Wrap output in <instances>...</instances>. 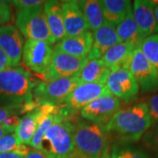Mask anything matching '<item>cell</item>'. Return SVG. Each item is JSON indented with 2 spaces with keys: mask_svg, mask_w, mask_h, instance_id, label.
Segmentation results:
<instances>
[{
  "mask_svg": "<svg viewBox=\"0 0 158 158\" xmlns=\"http://www.w3.org/2000/svg\"><path fill=\"white\" fill-rule=\"evenodd\" d=\"M25 158H49L48 156V155L44 152L40 151L39 149H35V148H31L28 154L26 156Z\"/></svg>",
  "mask_w": 158,
  "mask_h": 158,
  "instance_id": "34",
  "label": "cell"
},
{
  "mask_svg": "<svg viewBox=\"0 0 158 158\" xmlns=\"http://www.w3.org/2000/svg\"><path fill=\"white\" fill-rule=\"evenodd\" d=\"M104 158H111V156H110V155H108V156H106V157H104Z\"/></svg>",
  "mask_w": 158,
  "mask_h": 158,
  "instance_id": "40",
  "label": "cell"
},
{
  "mask_svg": "<svg viewBox=\"0 0 158 158\" xmlns=\"http://www.w3.org/2000/svg\"><path fill=\"white\" fill-rule=\"evenodd\" d=\"M92 36V48L87 56L89 60H100L109 48L121 42L116 33V27L107 22L94 31Z\"/></svg>",
  "mask_w": 158,
  "mask_h": 158,
  "instance_id": "17",
  "label": "cell"
},
{
  "mask_svg": "<svg viewBox=\"0 0 158 158\" xmlns=\"http://www.w3.org/2000/svg\"><path fill=\"white\" fill-rule=\"evenodd\" d=\"M15 132V128H12L10 127H7L6 125L1 124L0 125V139L2 137H4L8 134H11V133H14Z\"/></svg>",
  "mask_w": 158,
  "mask_h": 158,
  "instance_id": "36",
  "label": "cell"
},
{
  "mask_svg": "<svg viewBox=\"0 0 158 158\" xmlns=\"http://www.w3.org/2000/svg\"><path fill=\"white\" fill-rule=\"evenodd\" d=\"M99 3L106 22L115 27L124 19L132 8V3L128 0H100Z\"/></svg>",
  "mask_w": 158,
  "mask_h": 158,
  "instance_id": "23",
  "label": "cell"
},
{
  "mask_svg": "<svg viewBox=\"0 0 158 158\" xmlns=\"http://www.w3.org/2000/svg\"><path fill=\"white\" fill-rule=\"evenodd\" d=\"M34 101L27 104H7L0 107V125L3 124L11 116H19L21 113H27L38 107Z\"/></svg>",
  "mask_w": 158,
  "mask_h": 158,
  "instance_id": "27",
  "label": "cell"
},
{
  "mask_svg": "<svg viewBox=\"0 0 158 158\" xmlns=\"http://www.w3.org/2000/svg\"><path fill=\"white\" fill-rule=\"evenodd\" d=\"M34 87L30 72L21 67H8L0 72V99L8 104L33 102Z\"/></svg>",
  "mask_w": 158,
  "mask_h": 158,
  "instance_id": "4",
  "label": "cell"
},
{
  "mask_svg": "<svg viewBox=\"0 0 158 158\" xmlns=\"http://www.w3.org/2000/svg\"><path fill=\"white\" fill-rule=\"evenodd\" d=\"M134 47L127 42H120L109 48L100 59L111 71L126 69H127Z\"/></svg>",
  "mask_w": 158,
  "mask_h": 158,
  "instance_id": "19",
  "label": "cell"
},
{
  "mask_svg": "<svg viewBox=\"0 0 158 158\" xmlns=\"http://www.w3.org/2000/svg\"><path fill=\"white\" fill-rule=\"evenodd\" d=\"M16 27L27 40L44 41L50 45L56 42L51 35L44 11V5L17 11Z\"/></svg>",
  "mask_w": 158,
  "mask_h": 158,
  "instance_id": "6",
  "label": "cell"
},
{
  "mask_svg": "<svg viewBox=\"0 0 158 158\" xmlns=\"http://www.w3.org/2000/svg\"><path fill=\"white\" fill-rule=\"evenodd\" d=\"M151 125L147 104L140 102L120 109L105 128L110 135L116 136L120 143L129 144L138 141L144 136Z\"/></svg>",
  "mask_w": 158,
  "mask_h": 158,
  "instance_id": "1",
  "label": "cell"
},
{
  "mask_svg": "<svg viewBox=\"0 0 158 158\" xmlns=\"http://www.w3.org/2000/svg\"><path fill=\"white\" fill-rule=\"evenodd\" d=\"M61 2L66 36L74 37L89 32V26L79 8L77 1L68 0Z\"/></svg>",
  "mask_w": 158,
  "mask_h": 158,
  "instance_id": "15",
  "label": "cell"
},
{
  "mask_svg": "<svg viewBox=\"0 0 158 158\" xmlns=\"http://www.w3.org/2000/svg\"><path fill=\"white\" fill-rule=\"evenodd\" d=\"M54 54L52 45L38 40H27L24 44L22 60L25 65L40 76H45Z\"/></svg>",
  "mask_w": 158,
  "mask_h": 158,
  "instance_id": "8",
  "label": "cell"
},
{
  "mask_svg": "<svg viewBox=\"0 0 158 158\" xmlns=\"http://www.w3.org/2000/svg\"><path fill=\"white\" fill-rule=\"evenodd\" d=\"M127 70L135 79L142 92L158 90V71L144 56L140 48L133 52Z\"/></svg>",
  "mask_w": 158,
  "mask_h": 158,
  "instance_id": "7",
  "label": "cell"
},
{
  "mask_svg": "<svg viewBox=\"0 0 158 158\" xmlns=\"http://www.w3.org/2000/svg\"><path fill=\"white\" fill-rule=\"evenodd\" d=\"M8 67H11L9 61H8V59L6 57V54L4 53V51L0 48V72L2 70L7 69Z\"/></svg>",
  "mask_w": 158,
  "mask_h": 158,
  "instance_id": "35",
  "label": "cell"
},
{
  "mask_svg": "<svg viewBox=\"0 0 158 158\" xmlns=\"http://www.w3.org/2000/svg\"><path fill=\"white\" fill-rule=\"evenodd\" d=\"M111 70L100 60H89L80 70L77 77L80 84L106 85Z\"/></svg>",
  "mask_w": 158,
  "mask_h": 158,
  "instance_id": "21",
  "label": "cell"
},
{
  "mask_svg": "<svg viewBox=\"0 0 158 158\" xmlns=\"http://www.w3.org/2000/svg\"><path fill=\"white\" fill-rule=\"evenodd\" d=\"M154 5V11H155V16H156V20L158 26V0H154L152 1Z\"/></svg>",
  "mask_w": 158,
  "mask_h": 158,
  "instance_id": "38",
  "label": "cell"
},
{
  "mask_svg": "<svg viewBox=\"0 0 158 158\" xmlns=\"http://www.w3.org/2000/svg\"><path fill=\"white\" fill-rule=\"evenodd\" d=\"M0 158H25V156L16 153H0Z\"/></svg>",
  "mask_w": 158,
  "mask_h": 158,
  "instance_id": "37",
  "label": "cell"
},
{
  "mask_svg": "<svg viewBox=\"0 0 158 158\" xmlns=\"http://www.w3.org/2000/svg\"><path fill=\"white\" fill-rule=\"evenodd\" d=\"M59 111H60V108L57 111H56V112L46 115L45 117L40 120L39 126H38V127L36 129V132H35L34 137H33V139L31 141V143L29 145L30 147H32V148H35V149L40 150V148H41V142H42V140H43L44 135L46 134V132L48 131V129L55 122L57 113H59Z\"/></svg>",
  "mask_w": 158,
  "mask_h": 158,
  "instance_id": "28",
  "label": "cell"
},
{
  "mask_svg": "<svg viewBox=\"0 0 158 158\" xmlns=\"http://www.w3.org/2000/svg\"><path fill=\"white\" fill-rule=\"evenodd\" d=\"M93 43L91 32L74 37H65L55 46V50L60 51L71 56L85 58L88 56Z\"/></svg>",
  "mask_w": 158,
  "mask_h": 158,
  "instance_id": "18",
  "label": "cell"
},
{
  "mask_svg": "<svg viewBox=\"0 0 158 158\" xmlns=\"http://www.w3.org/2000/svg\"><path fill=\"white\" fill-rule=\"evenodd\" d=\"M111 158H151V156L141 148L120 143L113 147Z\"/></svg>",
  "mask_w": 158,
  "mask_h": 158,
  "instance_id": "26",
  "label": "cell"
},
{
  "mask_svg": "<svg viewBox=\"0 0 158 158\" xmlns=\"http://www.w3.org/2000/svg\"><path fill=\"white\" fill-rule=\"evenodd\" d=\"M80 85L77 76L46 80L35 85L33 90L34 103L39 106H59L68 98L71 91Z\"/></svg>",
  "mask_w": 158,
  "mask_h": 158,
  "instance_id": "5",
  "label": "cell"
},
{
  "mask_svg": "<svg viewBox=\"0 0 158 158\" xmlns=\"http://www.w3.org/2000/svg\"><path fill=\"white\" fill-rule=\"evenodd\" d=\"M58 109L59 106H41L25 114V116L20 118V121L14 132L19 141L25 145H30L40 120L46 115L54 113Z\"/></svg>",
  "mask_w": 158,
  "mask_h": 158,
  "instance_id": "14",
  "label": "cell"
},
{
  "mask_svg": "<svg viewBox=\"0 0 158 158\" xmlns=\"http://www.w3.org/2000/svg\"><path fill=\"white\" fill-rule=\"evenodd\" d=\"M106 95H110V92L106 85L80 84L71 91L62 107L69 114H73L84 109L90 102Z\"/></svg>",
  "mask_w": 158,
  "mask_h": 158,
  "instance_id": "9",
  "label": "cell"
},
{
  "mask_svg": "<svg viewBox=\"0 0 158 158\" xmlns=\"http://www.w3.org/2000/svg\"><path fill=\"white\" fill-rule=\"evenodd\" d=\"M145 103L148 108L151 121L155 122V124H158V93L149 97L148 101Z\"/></svg>",
  "mask_w": 158,
  "mask_h": 158,
  "instance_id": "31",
  "label": "cell"
},
{
  "mask_svg": "<svg viewBox=\"0 0 158 158\" xmlns=\"http://www.w3.org/2000/svg\"><path fill=\"white\" fill-rule=\"evenodd\" d=\"M143 144L152 152L155 158H158V124H155L154 127L148 130L143 136Z\"/></svg>",
  "mask_w": 158,
  "mask_h": 158,
  "instance_id": "30",
  "label": "cell"
},
{
  "mask_svg": "<svg viewBox=\"0 0 158 158\" xmlns=\"http://www.w3.org/2000/svg\"><path fill=\"white\" fill-rule=\"evenodd\" d=\"M87 61L88 57L78 58L71 56L69 55L54 49L49 68L43 77V80L46 81L75 77L80 72Z\"/></svg>",
  "mask_w": 158,
  "mask_h": 158,
  "instance_id": "12",
  "label": "cell"
},
{
  "mask_svg": "<svg viewBox=\"0 0 158 158\" xmlns=\"http://www.w3.org/2000/svg\"><path fill=\"white\" fill-rule=\"evenodd\" d=\"M140 49L158 71V34H153L143 40Z\"/></svg>",
  "mask_w": 158,
  "mask_h": 158,
  "instance_id": "29",
  "label": "cell"
},
{
  "mask_svg": "<svg viewBox=\"0 0 158 158\" xmlns=\"http://www.w3.org/2000/svg\"><path fill=\"white\" fill-rule=\"evenodd\" d=\"M77 5L85 16V20L89 26V29L91 31H96L106 22L99 1L82 0L77 1Z\"/></svg>",
  "mask_w": 158,
  "mask_h": 158,
  "instance_id": "24",
  "label": "cell"
},
{
  "mask_svg": "<svg viewBox=\"0 0 158 158\" xmlns=\"http://www.w3.org/2000/svg\"><path fill=\"white\" fill-rule=\"evenodd\" d=\"M11 2L0 0V26L7 23L11 19Z\"/></svg>",
  "mask_w": 158,
  "mask_h": 158,
  "instance_id": "33",
  "label": "cell"
},
{
  "mask_svg": "<svg viewBox=\"0 0 158 158\" xmlns=\"http://www.w3.org/2000/svg\"><path fill=\"white\" fill-rule=\"evenodd\" d=\"M30 149L19 141L14 133L8 134L0 139V153H16L26 157Z\"/></svg>",
  "mask_w": 158,
  "mask_h": 158,
  "instance_id": "25",
  "label": "cell"
},
{
  "mask_svg": "<svg viewBox=\"0 0 158 158\" xmlns=\"http://www.w3.org/2000/svg\"><path fill=\"white\" fill-rule=\"evenodd\" d=\"M69 115L60 107L55 122L44 135L40 151L49 158H69L73 155L75 124Z\"/></svg>",
  "mask_w": 158,
  "mask_h": 158,
  "instance_id": "3",
  "label": "cell"
},
{
  "mask_svg": "<svg viewBox=\"0 0 158 158\" xmlns=\"http://www.w3.org/2000/svg\"><path fill=\"white\" fill-rule=\"evenodd\" d=\"M0 48L4 51L11 67H17L22 60L24 40L13 25L0 27Z\"/></svg>",
  "mask_w": 158,
  "mask_h": 158,
  "instance_id": "13",
  "label": "cell"
},
{
  "mask_svg": "<svg viewBox=\"0 0 158 158\" xmlns=\"http://www.w3.org/2000/svg\"><path fill=\"white\" fill-rule=\"evenodd\" d=\"M110 134L105 127L83 120L75 124L73 155L82 158H104L109 155Z\"/></svg>",
  "mask_w": 158,
  "mask_h": 158,
  "instance_id": "2",
  "label": "cell"
},
{
  "mask_svg": "<svg viewBox=\"0 0 158 158\" xmlns=\"http://www.w3.org/2000/svg\"><path fill=\"white\" fill-rule=\"evenodd\" d=\"M44 11L51 35L56 42H59L66 37L62 19V2L56 0L46 1L44 4Z\"/></svg>",
  "mask_w": 158,
  "mask_h": 158,
  "instance_id": "20",
  "label": "cell"
},
{
  "mask_svg": "<svg viewBox=\"0 0 158 158\" xmlns=\"http://www.w3.org/2000/svg\"><path fill=\"white\" fill-rule=\"evenodd\" d=\"M46 1L41 0H15L11 1V4L16 6L18 11L20 10H27V9H32L38 6H43Z\"/></svg>",
  "mask_w": 158,
  "mask_h": 158,
  "instance_id": "32",
  "label": "cell"
},
{
  "mask_svg": "<svg viewBox=\"0 0 158 158\" xmlns=\"http://www.w3.org/2000/svg\"><path fill=\"white\" fill-rule=\"evenodd\" d=\"M106 85L111 95L126 103L135 100L140 90L135 79L126 69L111 71Z\"/></svg>",
  "mask_w": 158,
  "mask_h": 158,
  "instance_id": "11",
  "label": "cell"
},
{
  "mask_svg": "<svg viewBox=\"0 0 158 158\" xmlns=\"http://www.w3.org/2000/svg\"><path fill=\"white\" fill-rule=\"evenodd\" d=\"M116 33L121 42L129 43L134 48H140L144 38L140 33L133 17V7L127 13L126 17L116 27Z\"/></svg>",
  "mask_w": 158,
  "mask_h": 158,
  "instance_id": "22",
  "label": "cell"
},
{
  "mask_svg": "<svg viewBox=\"0 0 158 158\" xmlns=\"http://www.w3.org/2000/svg\"><path fill=\"white\" fill-rule=\"evenodd\" d=\"M119 110L120 100L110 94L90 102L81 110V115L88 121L106 127Z\"/></svg>",
  "mask_w": 158,
  "mask_h": 158,
  "instance_id": "10",
  "label": "cell"
},
{
  "mask_svg": "<svg viewBox=\"0 0 158 158\" xmlns=\"http://www.w3.org/2000/svg\"><path fill=\"white\" fill-rule=\"evenodd\" d=\"M69 158H82V157H80V156H75V155H72Z\"/></svg>",
  "mask_w": 158,
  "mask_h": 158,
  "instance_id": "39",
  "label": "cell"
},
{
  "mask_svg": "<svg viewBox=\"0 0 158 158\" xmlns=\"http://www.w3.org/2000/svg\"><path fill=\"white\" fill-rule=\"evenodd\" d=\"M133 17L144 39L158 34V26L152 1L135 0L133 4Z\"/></svg>",
  "mask_w": 158,
  "mask_h": 158,
  "instance_id": "16",
  "label": "cell"
}]
</instances>
